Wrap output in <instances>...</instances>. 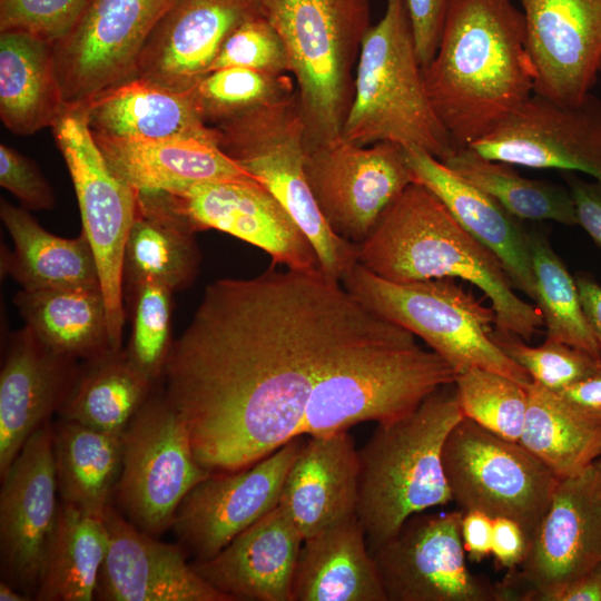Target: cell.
<instances>
[{
    "mask_svg": "<svg viewBox=\"0 0 601 601\" xmlns=\"http://www.w3.org/2000/svg\"><path fill=\"white\" fill-rule=\"evenodd\" d=\"M386 322L322 270L209 284L161 378L197 462L239 471L302 435L315 384Z\"/></svg>",
    "mask_w": 601,
    "mask_h": 601,
    "instance_id": "cell-1",
    "label": "cell"
},
{
    "mask_svg": "<svg viewBox=\"0 0 601 601\" xmlns=\"http://www.w3.org/2000/svg\"><path fill=\"white\" fill-rule=\"evenodd\" d=\"M423 76L454 152L470 147L534 93L522 10L511 0H453Z\"/></svg>",
    "mask_w": 601,
    "mask_h": 601,
    "instance_id": "cell-2",
    "label": "cell"
},
{
    "mask_svg": "<svg viewBox=\"0 0 601 601\" xmlns=\"http://www.w3.org/2000/svg\"><path fill=\"white\" fill-rule=\"evenodd\" d=\"M357 263L393 283L459 278L490 299L495 328L523 341L544 325L538 306L520 298L502 263L469 234L425 186L410 184L357 245Z\"/></svg>",
    "mask_w": 601,
    "mask_h": 601,
    "instance_id": "cell-3",
    "label": "cell"
},
{
    "mask_svg": "<svg viewBox=\"0 0 601 601\" xmlns=\"http://www.w3.org/2000/svg\"><path fill=\"white\" fill-rule=\"evenodd\" d=\"M463 417L450 384L410 414L377 424L358 451L357 518L370 549L393 538L412 515L452 501L442 455L450 431Z\"/></svg>",
    "mask_w": 601,
    "mask_h": 601,
    "instance_id": "cell-4",
    "label": "cell"
},
{
    "mask_svg": "<svg viewBox=\"0 0 601 601\" xmlns=\"http://www.w3.org/2000/svg\"><path fill=\"white\" fill-rule=\"evenodd\" d=\"M455 376L444 358L387 322L348 347L318 380L302 435L331 434L366 421H395L436 390L454 384Z\"/></svg>",
    "mask_w": 601,
    "mask_h": 601,
    "instance_id": "cell-5",
    "label": "cell"
},
{
    "mask_svg": "<svg viewBox=\"0 0 601 601\" xmlns=\"http://www.w3.org/2000/svg\"><path fill=\"white\" fill-rule=\"evenodd\" d=\"M260 12L284 45L305 144L338 138L362 40L372 26L368 0H262Z\"/></svg>",
    "mask_w": 601,
    "mask_h": 601,
    "instance_id": "cell-6",
    "label": "cell"
},
{
    "mask_svg": "<svg viewBox=\"0 0 601 601\" xmlns=\"http://www.w3.org/2000/svg\"><path fill=\"white\" fill-rule=\"evenodd\" d=\"M342 137L417 146L442 161L454 152L427 96L405 0H387L362 40Z\"/></svg>",
    "mask_w": 601,
    "mask_h": 601,
    "instance_id": "cell-7",
    "label": "cell"
},
{
    "mask_svg": "<svg viewBox=\"0 0 601 601\" xmlns=\"http://www.w3.org/2000/svg\"><path fill=\"white\" fill-rule=\"evenodd\" d=\"M361 304L422 338L455 371L489 370L528 386L531 376L493 342L495 313L454 278L393 283L355 263L341 279Z\"/></svg>",
    "mask_w": 601,
    "mask_h": 601,
    "instance_id": "cell-8",
    "label": "cell"
},
{
    "mask_svg": "<svg viewBox=\"0 0 601 601\" xmlns=\"http://www.w3.org/2000/svg\"><path fill=\"white\" fill-rule=\"evenodd\" d=\"M211 128L217 146L263 185L305 233L322 272L341 282L357 263V245L329 228L308 186L305 125L296 92Z\"/></svg>",
    "mask_w": 601,
    "mask_h": 601,
    "instance_id": "cell-9",
    "label": "cell"
},
{
    "mask_svg": "<svg viewBox=\"0 0 601 601\" xmlns=\"http://www.w3.org/2000/svg\"><path fill=\"white\" fill-rule=\"evenodd\" d=\"M443 466L452 501L463 512L518 522L532 536L559 477L520 442L463 417L449 433Z\"/></svg>",
    "mask_w": 601,
    "mask_h": 601,
    "instance_id": "cell-10",
    "label": "cell"
},
{
    "mask_svg": "<svg viewBox=\"0 0 601 601\" xmlns=\"http://www.w3.org/2000/svg\"><path fill=\"white\" fill-rule=\"evenodd\" d=\"M121 443L117 509L159 538L186 495L211 473L197 462L185 422L156 388L126 426Z\"/></svg>",
    "mask_w": 601,
    "mask_h": 601,
    "instance_id": "cell-11",
    "label": "cell"
},
{
    "mask_svg": "<svg viewBox=\"0 0 601 601\" xmlns=\"http://www.w3.org/2000/svg\"><path fill=\"white\" fill-rule=\"evenodd\" d=\"M52 132L75 187L82 233L96 258L111 345L121 351L126 319L122 263L137 211V191L109 167L82 109L67 110Z\"/></svg>",
    "mask_w": 601,
    "mask_h": 601,
    "instance_id": "cell-12",
    "label": "cell"
},
{
    "mask_svg": "<svg viewBox=\"0 0 601 601\" xmlns=\"http://www.w3.org/2000/svg\"><path fill=\"white\" fill-rule=\"evenodd\" d=\"M138 203L196 233L216 229L265 250L273 265L322 270L316 252L294 218L257 180L191 184L137 193Z\"/></svg>",
    "mask_w": 601,
    "mask_h": 601,
    "instance_id": "cell-13",
    "label": "cell"
},
{
    "mask_svg": "<svg viewBox=\"0 0 601 601\" xmlns=\"http://www.w3.org/2000/svg\"><path fill=\"white\" fill-rule=\"evenodd\" d=\"M304 169L329 228L355 245L414 183L403 147L388 141L361 146L339 136L305 144Z\"/></svg>",
    "mask_w": 601,
    "mask_h": 601,
    "instance_id": "cell-14",
    "label": "cell"
},
{
    "mask_svg": "<svg viewBox=\"0 0 601 601\" xmlns=\"http://www.w3.org/2000/svg\"><path fill=\"white\" fill-rule=\"evenodd\" d=\"M601 565V457L560 479L529 540L521 571L497 583L505 600L541 597Z\"/></svg>",
    "mask_w": 601,
    "mask_h": 601,
    "instance_id": "cell-15",
    "label": "cell"
},
{
    "mask_svg": "<svg viewBox=\"0 0 601 601\" xmlns=\"http://www.w3.org/2000/svg\"><path fill=\"white\" fill-rule=\"evenodd\" d=\"M174 0H92L76 28L53 45L67 110L136 77L139 56Z\"/></svg>",
    "mask_w": 601,
    "mask_h": 601,
    "instance_id": "cell-16",
    "label": "cell"
},
{
    "mask_svg": "<svg viewBox=\"0 0 601 601\" xmlns=\"http://www.w3.org/2000/svg\"><path fill=\"white\" fill-rule=\"evenodd\" d=\"M462 515L460 509L414 514L370 549L387 601H501L497 585L466 566Z\"/></svg>",
    "mask_w": 601,
    "mask_h": 601,
    "instance_id": "cell-17",
    "label": "cell"
},
{
    "mask_svg": "<svg viewBox=\"0 0 601 601\" xmlns=\"http://www.w3.org/2000/svg\"><path fill=\"white\" fill-rule=\"evenodd\" d=\"M467 148L513 166L581 171L601 183V98L590 92L570 106L533 93Z\"/></svg>",
    "mask_w": 601,
    "mask_h": 601,
    "instance_id": "cell-18",
    "label": "cell"
},
{
    "mask_svg": "<svg viewBox=\"0 0 601 601\" xmlns=\"http://www.w3.org/2000/svg\"><path fill=\"white\" fill-rule=\"evenodd\" d=\"M303 436L246 469L211 473L186 495L171 529L194 562L216 555L279 504L286 475L305 442Z\"/></svg>",
    "mask_w": 601,
    "mask_h": 601,
    "instance_id": "cell-19",
    "label": "cell"
},
{
    "mask_svg": "<svg viewBox=\"0 0 601 601\" xmlns=\"http://www.w3.org/2000/svg\"><path fill=\"white\" fill-rule=\"evenodd\" d=\"M52 435L51 422L37 430L1 476V580L32 600L60 504Z\"/></svg>",
    "mask_w": 601,
    "mask_h": 601,
    "instance_id": "cell-20",
    "label": "cell"
},
{
    "mask_svg": "<svg viewBox=\"0 0 601 601\" xmlns=\"http://www.w3.org/2000/svg\"><path fill=\"white\" fill-rule=\"evenodd\" d=\"M534 93L578 105L601 76V0H519Z\"/></svg>",
    "mask_w": 601,
    "mask_h": 601,
    "instance_id": "cell-21",
    "label": "cell"
},
{
    "mask_svg": "<svg viewBox=\"0 0 601 601\" xmlns=\"http://www.w3.org/2000/svg\"><path fill=\"white\" fill-rule=\"evenodd\" d=\"M109 543L95 599L100 601H231L168 544L134 525L115 505L104 516Z\"/></svg>",
    "mask_w": 601,
    "mask_h": 601,
    "instance_id": "cell-22",
    "label": "cell"
},
{
    "mask_svg": "<svg viewBox=\"0 0 601 601\" xmlns=\"http://www.w3.org/2000/svg\"><path fill=\"white\" fill-rule=\"evenodd\" d=\"M262 0H174L139 56L136 76L186 92L209 69L227 37L260 12Z\"/></svg>",
    "mask_w": 601,
    "mask_h": 601,
    "instance_id": "cell-23",
    "label": "cell"
},
{
    "mask_svg": "<svg viewBox=\"0 0 601 601\" xmlns=\"http://www.w3.org/2000/svg\"><path fill=\"white\" fill-rule=\"evenodd\" d=\"M80 361L47 347L24 327L7 335L0 372V477L28 439L65 404Z\"/></svg>",
    "mask_w": 601,
    "mask_h": 601,
    "instance_id": "cell-24",
    "label": "cell"
},
{
    "mask_svg": "<svg viewBox=\"0 0 601 601\" xmlns=\"http://www.w3.org/2000/svg\"><path fill=\"white\" fill-rule=\"evenodd\" d=\"M304 539L278 504L194 569L231 601H293Z\"/></svg>",
    "mask_w": 601,
    "mask_h": 601,
    "instance_id": "cell-25",
    "label": "cell"
},
{
    "mask_svg": "<svg viewBox=\"0 0 601 601\" xmlns=\"http://www.w3.org/2000/svg\"><path fill=\"white\" fill-rule=\"evenodd\" d=\"M413 179L430 189L454 219L492 250L514 288L535 299L529 231L493 197L417 146L403 147Z\"/></svg>",
    "mask_w": 601,
    "mask_h": 601,
    "instance_id": "cell-26",
    "label": "cell"
},
{
    "mask_svg": "<svg viewBox=\"0 0 601 601\" xmlns=\"http://www.w3.org/2000/svg\"><path fill=\"white\" fill-rule=\"evenodd\" d=\"M358 451L347 430L309 436L283 485L279 505L303 539L357 515Z\"/></svg>",
    "mask_w": 601,
    "mask_h": 601,
    "instance_id": "cell-27",
    "label": "cell"
},
{
    "mask_svg": "<svg viewBox=\"0 0 601 601\" xmlns=\"http://www.w3.org/2000/svg\"><path fill=\"white\" fill-rule=\"evenodd\" d=\"M81 109L95 138L217 139L215 129L204 122L187 92L138 76L100 92Z\"/></svg>",
    "mask_w": 601,
    "mask_h": 601,
    "instance_id": "cell-28",
    "label": "cell"
},
{
    "mask_svg": "<svg viewBox=\"0 0 601 601\" xmlns=\"http://www.w3.org/2000/svg\"><path fill=\"white\" fill-rule=\"evenodd\" d=\"M93 139L111 170L137 193L167 191L207 181L256 180L214 141Z\"/></svg>",
    "mask_w": 601,
    "mask_h": 601,
    "instance_id": "cell-29",
    "label": "cell"
},
{
    "mask_svg": "<svg viewBox=\"0 0 601 601\" xmlns=\"http://www.w3.org/2000/svg\"><path fill=\"white\" fill-rule=\"evenodd\" d=\"M293 601H387L357 515L304 540Z\"/></svg>",
    "mask_w": 601,
    "mask_h": 601,
    "instance_id": "cell-30",
    "label": "cell"
},
{
    "mask_svg": "<svg viewBox=\"0 0 601 601\" xmlns=\"http://www.w3.org/2000/svg\"><path fill=\"white\" fill-rule=\"evenodd\" d=\"M0 218L14 246L12 250L1 248V274L30 290L100 288L96 258L83 233L76 238L56 236L28 209L3 198Z\"/></svg>",
    "mask_w": 601,
    "mask_h": 601,
    "instance_id": "cell-31",
    "label": "cell"
},
{
    "mask_svg": "<svg viewBox=\"0 0 601 601\" xmlns=\"http://www.w3.org/2000/svg\"><path fill=\"white\" fill-rule=\"evenodd\" d=\"M67 111L53 45L24 32H0V117L13 134L53 127Z\"/></svg>",
    "mask_w": 601,
    "mask_h": 601,
    "instance_id": "cell-32",
    "label": "cell"
},
{
    "mask_svg": "<svg viewBox=\"0 0 601 601\" xmlns=\"http://www.w3.org/2000/svg\"><path fill=\"white\" fill-rule=\"evenodd\" d=\"M13 303L26 326L58 354L83 362L115 351L100 288H22Z\"/></svg>",
    "mask_w": 601,
    "mask_h": 601,
    "instance_id": "cell-33",
    "label": "cell"
},
{
    "mask_svg": "<svg viewBox=\"0 0 601 601\" xmlns=\"http://www.w3.org/2000/svg\"><path fill=\"white\" fill-rule=\"evenodd\" d=\"M52 449L60 501L104 518L120 479L121 435L59 417Z\"/></svg>",
    "mask_w": 601,
    "mask_h": 601,
    "instance_id": "cell-34",
    "label": "cell"
},
{
    "mask_svg": "<svg viewBox=\"0 0 601 601\" xmlns=\"http://www.w3.org/2000/svg\"><path fill=\"white\" fill-rule=\"evenodd\" d=\"M109 536L104 518L60 501L35 600L91 601Z\"/></svg>",
    "mask_w": 601,
    "mask_h": 601,
    "instance_id": "cell-35",
    "label": "cell"
},
{
    "mask_svg": "<svg viewBox=\"0 0 601 601\" xmlns=\"http://www.w3.org/2000/svg\"><path fill=\"white\" fill-rule=\"evenodd\" d=\"M157 385L128 361L124 348L80 362L59 417L121 435Z\"/></svg>",
    "mask_w": 601,
    "mask_h": 601,
    "instance_id": "cell-36",
    "label": "cell"
},
{
    "mask_svg": "<svg viewBox=\"0 0 601 601\" xmlns=\"http://www.w3.org/2000/svg\"><path fill=\"white\" fill-rule=\"evenodd\" d=\"M200 262L194 231L137 203L124 253L125 289L155 283L181 292L196 279Z\"/></svg>",
    "mask_w": 601,
    "mask_h": 601,
    "instance_id": "cell-37",
    "label": "cell"
},
{
    "mask_svg": "<svg viewBox=\"0 0 601 601\" xmlns=\"http://www.w3.org/2000/svg\"><path fill=\"white\" fill-rule=\"evenodd\" d=\"M520 443L559 479L574 475L601 457V426L566 405L555 392L534 382Z\"/></svg>",
    "mask_w": 601,
    "mask_h": 601,
    "instance_id": "cell-38",
    "label": "cell"
},
{
    "mask_svg": "<svg viewBox=\"0 0 601 601\" xmlns=\"http://www.w3.org/2000/svg\"><path fill=\"white\" fill-rule=\"evenodd\" d=\"M443 162L520 220L578 225L568 187L522 177L513 165L484 158L470 148L453 152Z\"/></svg>",
    "mask_w": 601,
    "mask_h": 601,
    "instance_id": "cell-39",
    "label": "cell"
},
{
    "mask_svg": "<svg viewBox=\"0 0 601 601\" xmlns=\"http://www.w3.org/2000/svg\"><path fill=\"white\" fill-rule=\"evenodd\" d=\"M529 247L535 282V299L546 326V337L601 358V345L583 312L574 277L546 237L529 231Z\"/></svg>",
    "mask_w": 601,
    "mask_h": 601,
    "instance_id": "cell-40",
    "label": "cell"
},
{
    "mask_svg": "<svg viewBox=\"0 0 601 601\" xmlns=\"http://www.w3.org/2000/svg\"><path fill=\"white\" fill-rule=\"evenodd\" d=\"M295 90L287 75L231 67L209 71L186 92L204 122L215 127Z\"/></svg>",
    "mask_w": 601,
    "mask_h": 601,
    "instance_id": "cell-41",
    "label": "cell"
},
{
    "mask_svg": "<svg viewBox=\"0 0 601 601\" xmlns=\"http://www.w3.org/2000/svg\"><path fill=\"white\" fill-rule=\"evenodd\" d=\"M464 417L511 441H520L526 406V386L502 374L471 367L455 376Z\"/></svg>",
    "mask_w": 601,
    "mask_h": 601,
    "instance_id": "cell-42",
    "label": "cell"
},
{
    "mask_svg": "<svg viewBox=\"0 0 601 601\" xmlns=\"http://www.w3.org/2000/svg\"><path fill=\"white\" fill-rule=\"evenodd\" d=\"M126 290L130 300L131 333L124 351L130 364L157 385L174 344V293L155 283H142Z\"/></svg>",
    "mask_w": 601,
    "mask_h": 601,
    "instance_id": "cell-43",
    "label": "cell"
},
{
    "mask_svg": "<svg viewBox=\"0 0 601 601\" xmlns=\"http://www.w3.org/2000/svg\"><path fill=\"white\" fill-rule=\"evenodd\" d=\"M491 337L534 383L552 392H559L601 368V358L553 338L546 337L543 344L532 347L515 334L496 328Z\"/></svg>",
    "mask_w": 601,
    "mask_h": 601,
    "instance_id": "cell-44",
    "label": "cell"
},
{
    "mask_svg": "<svg viewBox=\"0 0 601 601\" xmlns=\"http://www.w3.org/2000/svg\"><path fill=\"white\" fill-rule=\"evenodd\" d=\"M231 67L289 73L284 45L262 13L245 20L227 37L209 71Z\"/></svg>",
    "mask_w": 601,
    "mask_h": 601,
    "instance_id": "cell-45",
    "label": "cell"
},
{
    "mask_svg": "<svg viewBox=\"0 0 601 601\" xmlns=\"http://www.w3.org/2000/svg\"><path fill=\"white\" fill-rule=\"evenodd\" d=\"M91 1L0 0V32H24L56 45L76 28Z\"/></svg>",
    "mask_w": 601,
    "mask_h": 601,
    "instance_id": "cell-46",
    "label": "cell"
},
{
    "mask_svg": "<svg viewBox=\"0 0 601 601\" xmlns=\"http://www.w3.org/2000/svg\"><path fill=\"white\" fill-rule=\"evenodd\" d=\"M0 185L29 211L55 206L53 190L38 165L6 144L0 145Z\"/></svg>",
    "mask_w": 601,
    "mask_h": 601,
    "instance_id": "cell-47",
    "label": "cell"
},
{
    "mask_svg": "<svg viewBox=\"0 0 601 601\" xmlns=\"http://www.w3.org/2000/svg\"><path fill=\"white\" fill-rule=\"evenodd\" d=\"M452 2L453 0H405L416 55L423 69L436 53Z\"/></svg>",
    "mask_w": 601,
    "mask_h": 601,
    "instance_id": "cell-48",
    "label": "cell"
},
{
    "mask_svg": "<svg viewBox=\"0 0 601 601\" xmlns=\"http://www.w3.org/2000/svg\"><path fill=\"white\" fill-rule=\"evenodd\" d=\"M562 177L573 199L578 225L601 247V183L587 181L574 171Z\"/></svg>",
    "mask_w": 601,
    "mask_h": 601,
    "instance_id": "cell-49",
    "label": "cell"
},
{
    "mask_svg": "<svg viewBox=\"0 0 601 601\" xmlns=\"http://www.w3.org/2000/svg\"><path fill=\"white\" fill-rule=\"evenodd\" d=\"M529 539L522 526L509 518L493 519L491 554L504 569L514 570L525 558Z\"/></svg>",
    "mask_w": 601,
    "mask_h": 601,
    "instance_id": "cell-50",
    "label": "cell"
},
{
    "mask_svg": "<svg viewBox=\"0 0 601 601\" xmlns=\"http://www.w3.org/2000/svg\"><path fill=\"white\" fill-rule=\"evenodd\" d=\"M555 393L583 418L601 426V368Z\"/></svg>",
    "mask_w": 601,
    "mask_h": 601,
    "instance_id": "cell-51",
    "label": "cell"
},
{
    "mask_svg": "<svg viewBox=\"0 0 601 601\" xmlns=\"http://www.w3.org/2000/svg\"><path fill=\"white\" fill-rule=\"evenodd\" d=\"M493 519L477 510L463 512L461 533L465 552L473 562L491 554Z\"/></svg>",
    "mask_w": 601,
    "mask_h": 601,
    "instance_id": "cell-52",
    "label": "cell"
},
{
    "mask_svg": "<svg viewBox=\"0 0 601 601\" xmlns=\"http://www.w3.org/2000/svg\"><path fill=\"white\" fill-rule=\"evenodd\" d=\"M540 601H601V572L597 568L543 594Z\"/></svg>",
    "mask_w": 601,
    "mask_h": 601,
    "instance_id": "cell-53",
    "label": "cell"
},
{
    "mask_svg": "<svg viewBox=\"0 0 601 601\" xmlns=\"http://www.w3.org/2000/svg\"><path fill=\"white\" fill-rule=\"evenodd\" d=\"M574 279L585 317L601 345V285L588 274L580 273Z\"/></svg>",
    "mask_w": 601,
    "mask_h": 601,
    "instance_id": "cell-54",
    "label": "cell"
},
{
    "mask_svg": "<svg viewBox=\"0 0 601 601\" xmlns=\"http://www.w3.org/2000/svg\"><path fill=\"white\" fill-rule=\"evenodd\" d=\"M0 600L1 601H29L32 600L29 595L24 594L10 583L0 581Z\"/></svg>",
    "mask_w": 601,
    "mask_h": 601,
    "instance_id": "cell-55",
    "label": "cell"
},
{
    "mask_svg": "<svg viewBox=\"0 0 601 601\" xmlns=\"http://www.w3.org/2000/svg\"><path fill=\"white\" fill-rule=\"evenodd\" d=\"M598 569H599V571L601 572V565H600Z\"/></svg>",
    "mask_w": 601,
    "mask_h": 601,
    "instance_id": "cell-56",
    "label": "cell"
},
{
    "mask_svg": "<svg viewBox=\"0 0 601 601\" xmlns=\"http://www.w3.org/2000/svg\"><path fill=\"white\" fill-rule=\"evenodd\" d=\"M600 73H601V71H600Z\"/></svg>",
    "mask_w": 601,
    "mask_h": 601,
    "instance_id": "cell-57",
    "label": "cell"
}]
</instances>
